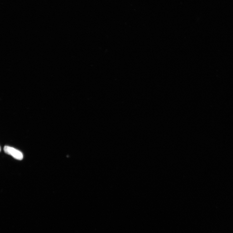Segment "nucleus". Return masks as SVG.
<instances>
[{"label":"nucleus","instance_id":"f257e3e1","mask_svg":"<svg viewBox=\"0 0 233 233\" xmlns=\"http://www.w3.org/2000/svg\"><path fill=\"white\" fill-rule=\"evenodd\" d=\"M5 153L12 156L15 159L21 160L23 158V154L20 151L13 147L6 146L4 148Z\"/></svg>","mask_w":233,"mask_h":233}]
</instances>
